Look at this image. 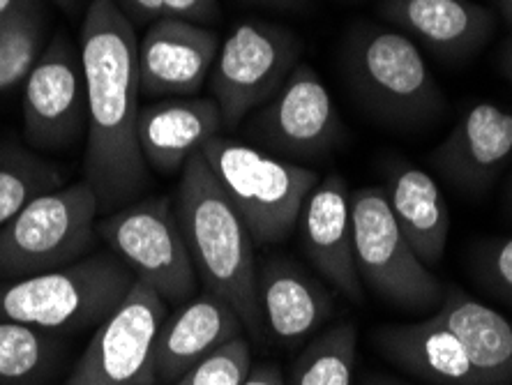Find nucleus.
<instances>
[{"label": "nucleus", "instance_id": "6", "mask_svg": "<svg viewBox=\"0 0 512 385\" xmlns=\"http://www.w3.org/2000/svg\"><path fill=\"white\" fill-rule=\"evenodd\" d=\"M97 215L86 180L40 194L0 229V279L42 275L84 259L95 243Z\"/></svg>", "mask_w": 512, "mask_h": 385}, {"label": "nucleus", "instance_id": "10", "mask_svg": "<svg viewBox=\"0 0 512 385\" xmlns=\"http://www.w3.org/2000/svg\"><path fill=\"white\" fill-rule=\"evenodd\" d=\"M245 137L263 153L300 164L335 153L346 127L319 72L298 63L282 88L245 118Z\"/></svg>", "mask_w": 512, "mask_h": 385}, {"label": "nucleus", "instance_id": "9", "mask_svg": "<svg viewBox=\"0 0 512 385\" xmlns=\"http://www.w3.org/2000/svg\"><path fill=\"white\" fill-rule=\"evenodd\" d=\"M303 42L289 28L250 19L233 26L210 70V90L222 125L236 127L263 107L296 70Z\"/></svg>", "mask_w": 512, "mask_h": 385}, {"label": "nucleus", "instance_id": "21", "mask_svg": "<svg viewBox=\"0 0 512 385\" xmlns=\"http://www.w3.org/2000/svg\"><path fill=\"white\" fill-rule=\"evenodd\" d=\"M388 183L383 187L399 231L427 268L441 263L450 236L446 196L427 171L404 160L388 164Z\"/></svg>", "mask_w": 512, "mask_h": 385}, {"label": "nucleus", "instance_id": "16", "mask_svg": "<svg viewBox=\"0 0 512 385\" xmlns=\"http://www.w3.org/2000/svg\"><path fill=\"white\" fill-rule=\"evenodd\" d=\"M379 14L448 60L476 56L496 30V14L473 0H381Z\"/></svg>", "mask_w": 512, "mask_h": 385}, {"label": "nucleus", "instance_id": "31", "mask_svg": "<svg viewBox=\"0 0 512 385\" xmlns=\"http://www.w3.org/2000/svg\"><path fill=\"white\" fill-rule=\"evenodd\" d=\"M243 385H286V379L280 372V367L273 362H263V365H252L250 374L243 381Z\"/></svg>", "mask_w": 512, "mask_h": 385}, {"label": "nucleus", "instance_id": "14", "mask_svg": "<svg viewBox=\"0 0 512 385\" xmlns=\"http://www.w3.org/2000/svg\"><path fill=\"white\" fill-rule=\"evenodd\" d=\"M220 37L208 26L157 19L139 40L141 95L190 97L206 86Z\"/></svg>", "mask_w": 512, "mask_h": 385}, {"label": "nucleus", "instance_id": "5", "mask_svg": "<svg viewBox=\"0 0 512 385\" xmlns=\"http://www.w3.org/2000/svg\"><path fill=\"white\" fill-rule=\"evenodd\" d=\"M201 155L243 217L254 245H275L289 238L307 194L319 183V173L303 164L280 160L220 134L201 148Z\"/></svg>", "mask_w": 512, "mask_h": 385}, {"label": "nucleus", "instance_id": "13", "mask_svg": "<svg viewBox=\"0 0 512 385\" xmlns=\"http://www.w3.org/2000/svg\"><path fill=\"white\" fill-rule=\"evenodd\" d=\"M512 160V111L476 102L462 113L429 162L436 173L466 194H485Z\"/></svg>", "mask_w": 512, "mask_h": 385}, {"label": "nucleus", "instance_id": "11", "mask_svg": "<svg viewBox=\"0 0 512 385\" xmlns=\"http://www.w3.org/2000/svg\"><path fill=\"white\" fill-rule=\"evenodd\" d=\"M164 321V298L137 279L123 303L95 328L65 385H157L155 344Z\"/></svg>", "mask_w": 512, "mask_h": 385}, {"label": "nucleus", "instance_id": "18", "mask_svg": "<svg viewBox=\"0 0 512 385\" xmlns=\"http://www.w3.org/2000/svg\"><path fill=\"white\" fill-rule=\"evenodd\" d=\"M236 309L215 293H201L176 314L167 316L155 344V381L173 385L180 376L215 353L231 339L243 335Z\"/></svg>", "mask_w": 512, "mask_h": 385}, {"label": "nucleus", "instance_id": "26", "mask_svg": "<svg viewBox=\"0 0 512 385\" xmlns=\"http://www.w3.org/2000/svg\"><path fill=\"white\" fill-rule=\"evenodd\" d=\"M40 10L0 21V95L24 86L42 56Z\"/></svg>", "mask_w": 512, "mask_h": 385}, {"label": "nucleus", "instance_id": "30", "mask_svg": "<svg viewBox=\"0 0 512 385\" xmlns=\"http://www.w3.org/2000/svg\"><path fill=\"white\" fill-rule=\"evenodd\" d=\"M116 5L132 24H155L164 17V0H116Z\"/></svg>", "mask_w": 512, "mask_h": 385}, {"label": "nucleus", "instance_id": "22", "mask_svg": "<svg viewBox=\"0 0 512 385\" xmlns=\"http://www.w3.org/2000/svg\"><path fill=\"white\" fill-rule=\"evenodd\" d=\"M434 316L462 342L485 385H512L510 319L459 286H446Z\"/></svg>", "mask_w": 512, "mask_h": 385}, {"label": "nucleus", "instance_id": "29", "mask_svg": "<svg viewBox=\"0 0 512 385\" xmlns=\"http://www.w3.org/2000/svg\"><path fill=\"white\" fill-rule=\"evenodd\" d=\"M217 17H220L217 0H164L162 19H183L199 26H208Z\"/></svg>", "mask_w": 512, "mask_h": 385}, {"label": "nucleus", "instance_id": "19", "mask_svg": "<svg viewBox=\"0 0 512 385\" xmlns=\"http://www.w3.org/2000/svg\"><path fill=\"white\" fill-rule=\"evenodd\" d=\"M386 360L432 385H485L459 339L436 316L374 332Z\"/></svg>", "mask_w": 512, "mask_h": 385}, {"label": "nucleus", "instance_id": "37", "mask_svg": "<svg viewBox=\"0 0 512 385\" xmlns=\"http://www.w3.org/2000/svg\"><path fill=\"white\" fill-rule=\"evenodd\" d=\"M51 3H56L63 7V10H74V7L79 5V0H51Z\"/></svg>", "mask_w": 512, "mask_h": 385}, {"label": "nucleus", "instance_id": "12", "mask_svg": "<svg viewBox=\"0 0 512 385\" xmlns=\"http://www.w3.org/2000/svg\"><path fill=\"white\" fill-rule=\"evenodd\" d=\"M88 127L81 54L65 35L44 47L24 83V137L44 150H60Z\"/></svg>", "mask_w": 512, "mask_h": 385}, {"label": "nucleus", "instance_id": "38", "mask_svg": "<svg viewBox=\"0 0 512 385\" xmlns=\"http://www.w3.org/2000/svg\"><path fill=\"white\" fill-rule=\"evenodd\" d=\"M506 213L512 217V178L506 187Z\"/></svg>", "mask_w": 512, "mask_h": 385}, {"label": "nucleus", "instance_id": "24", "mask_svg": "<svg viewBox=\"0 0 512 385\" xmlns=\"http://www.w3.org/2000/svg\"><path fill=\"white\" fill-rule=\"evenodd\" d=\"M356 358L358 330L351 321H342L298 353L286 385H353Z\"/></svg>", "mask_w": 512, "mask_h": 385}, {"label": "nucleus", "instance_id": "25", "mask_svg": "<svg viewBox=\"0 0 512 385\" xmlns=\"http://www.w3.org/2000/svg\"><path fill=\"white\" fill-rule=\"evenodd\" d=\"M56 360L54 332L0 319V385H42Z\"/></svg>", "mask_w": 512, "mask_h": 385}, {"label": "nucleus", "instance_id": "3", "mask_svg": "<svg viewBox=\"0 0 512 385\" xmlns=\"http://www.w3.org/2000/svg\"><path fill=\"white\" fill-rule=\"evenodd\" d=\"M344 72L358 102L395 130H420L446 111V95L423 51L397 28H353L344 44Z\"/></svg>", "mask_w": 512, "mask_h": 385}, {"label": "nucleus", "instance_id": "17", "mask_svg": "<svg viewBox=\"0 0 512 385\" xmlns=\"http://www.w3.org/2000/svg\"><path fill=\"white\" fill-rule=\"evenodd\" d=\"M222 127L213 97H162L141 107L137 139L150 169L171 176L183 171Z\"/></svg>", "mask_w": 512, "mask_h": 385}, {"label": "nucleus", "instance_id": "2", "mask_svg": "<svg viewBox=\"0 0 512 385\" xmlns=\"http://www.w3.org/2000/svg\"><path fill=\"white\" fill-rule=\"evenodd\" d=\"M173 210L201 284L227 300L252 339L261 342L266 326L256 284L254 240L201 153L180 171Z\"/></svg>", "mask_w": 512, "mask_h": 385}, {"label": "nucleus", "instance_id": "28", "mask_svg": "<svg viewBox=\"0 0 512 385\" xmlns=\"http://www.w3.org/2000/svg\"><path fill=\"white\" fill-rule=\"evenodd\" d=\"M471 275L489 296L512 307V236L476 245L471 252Z\"/></svg>", "mask_w": 512, "mask_h": 385}, {"label": "nucleus", "instance_id": "32", "mask_svg": "<svg viewBox=\"0 0 512 385\" xmlns=\"http://www.w3.org/2000/svg\"><path fill=\"white\" fill-rule=\"evenodd\" d=\"M33 10H40L37 0H0V21H7Z\"/></svg>", "mask_w": 512, "mask_h": 385}, {"label": "nucleus", "instance_id": "33", "mask_svg": "<svg viewBox=\"0 0 512 385\" xmlns=\"http://www.w3.org/2000/svg\"><path fill=\"white\" fill-rule=\"evenodd\" d=\"M501 70L506 74L508 81L512 83V35L510 40L506 42V47H503V54H501Z\"/></svg>", "mask_w": 512, "mask_h": 385}, {"label": "nucleus", "instance_id": "20", "mask_svg": "<svg viewBox=\"0 0 512 385\" xmlns=\"http://www.w3.org/2000/svg\"><path fill=\"white\" fill-rule=\"evenodd\" d=\"M263 326L291 346L303 342L333 314V296L291 259H268L256 275Z\"/></svg>", "mask_w": 512, "mask_h": 385}, {"label": "nucleus", "instance_id": "27", "mask_svg": "<svg viewBox=\"0 0 512 385\" xmlns=\"http://www.w3.org/2000/svg\"><path fill=\"white\" fill-rule=\"evenodd\" d=\"M252 369L250 342L240 335L197 362L173 385H243Z\"/></svg>", "mask_w": 512, "mask_h": 385}, {"label": "nucleus", "instance_id": "15", "mask_svg": "<svg viewBox=\"0 0 512 385\" xmlns=\"http://www.w3.org/2000/svg\"><path fill=\"white\" fill-rule=\"evenodd\" d=\"M300 240L312 266L353 303H363L356 259H353L351 192L340 173H330L307 194L298 217Z\"/></svg>", "mask_w": 512, "mask_h": 385}, {"label": "nucleus", "instance_id": "23", "mask_svg": "<svg viewBox=\"0 0 512 385\" xmlns=\"http://www.w3.org/2000/svg\"><path fill=\"white\" fill-rule=\"evenodd\" d=\"M63 171L17 141H0V229L30 201L63 187Z\"/></svg>", "mask_w": 512, "mask_h": 385}, {"label": "nucleus", "instance_id": "1", "mask_svg": "<svg viewBox=\"0 0 512 385\" xmlns=\"http://www.w3.org/2000/svg\"><path fill=\"white\" fill-rule=\"evenodd\" d=\"M137 49V30L116 0H90L79 37L88 107L84 180L100 215L137 201L148 187V164L137 139Z\"/></svg>", "mask_w": 512, "mask_h": 385}, {"label": "nucleus", "instance_id": "7", "mask_svg": "<svg viewBox=\"0 0 512 385\" xmlns=\"http://www.w3.org/2000/svg\"><path fill=\"white\" fill-rule=\"evenodd\" d=\"M353 259L360 282L386 305L404 312H436L446 293L399 231L383 187L351 192Z\"/></svg>", "mask_w": 512, "mask_h": 385}, {"label": "nucleus", "instance_id": "8", "mask_svg": "<svg viewBox=\"0 0 512 385\" xmlns=\"http://www.w3.org/2000/svg\"><path fill=\"white\" fill-rule=\"evenodd\" d=\"M97 233L139 282L148 284L164 303H185L197 289L190 249L176 210L167 196L137 199L104 215Z\"/></svg>", "mask_w": 512, "mask_h": 385}, {"label": "nucleus", "instance_id": "36", "mask_svg": "<svg viewBox=\"0 0 512 385\" xmlns=\"http://www.w3.org/2000/svg\"><path fill=\"white\" fill-rule=\"evenodd\" d=\"M252 5H266V7H296L300 0H245Z\"/></svg>", "mask_w": 512, "mask_h": 385}, {"label": "nucleus", "instance_id": "34", "mask_svg": "<svg viewBox=\"0 0 512 385\" xmlns=\"http://www.w3.org/2000/svg\"><path fill=\"white\" fill-rule=\"evenodd\" d=\"M363 385H409L404 381H397L393 376H383V374H372V376H365Z\"/></svg>", "mask_w": 512, "mask_h": 385}, {"label": "nucleus", "instance_id": "4", "mask_svg": "<svg viewBox=\"0 0 512 385\" xmlns=\"http://www.w3.org/2000/svg\"><path fill=\"white\" fill-rule=\"evenodd\" d=\"M137 277L116 254H95L49 273L0 282V319L42 330L97 328Z\"/></svg>", "mask_w": 512, "mask_h": 385}, {"label": "nucleus", "instance_id": "35", "mask_svg": "<svg viewBox=\"0 0 512 385\" xmlns=\"http://www.w3.org/2000/svg\"><path fill=\"white\" fill-rule=\"evenodd\" d=\"M496 3V10H499V14L503 17V21L512 28V0H494Z\"/></svg>", "mask_w": 512, "mask_h": 385}]
</instances>
